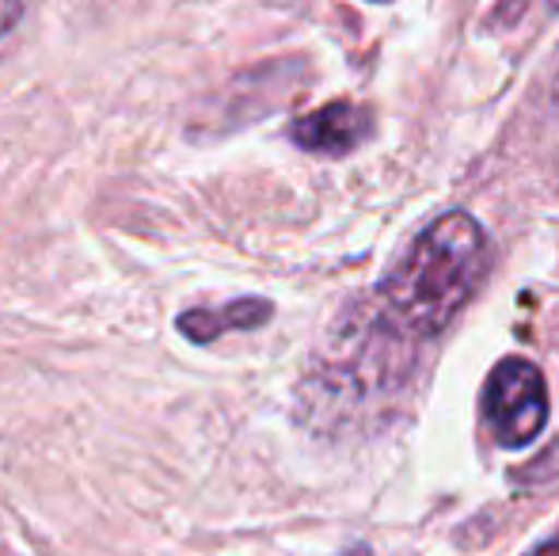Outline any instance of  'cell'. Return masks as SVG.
Masks as SVG:
<instances>
[{
  "label": "cell",
  "mask_w": 559,
  "mask_h": 556,
  "mask_svg": "<svg viewBox=\"0 0 559 556\" xmlns=\"http://www.w3.org/2000/svg\"><path fill=\"white\" fill-rule=\"evenodd\" d=\"M487 271V237L468 214L453 210L415 237L381 286V301L415 335L442 332L464 309Z\"/></svg>",
  "instance_id": "6da1fadb"
},
{
  "label": "cell",
  "mask_w": 559,
  "mask_h": 556,
  "mask_svg": "<svg viewBox=\"0 0 559 556\" xmlns=\"http://www.w3.org/2000/svg\"><path fill=\"white\" fill-rule=\"evenodd\" d=\"M530 556H559V542H548V545H540V549H533Z\"/></svg>",
  "instance_id": "8992f818"
},
{
  "label": "cell",
  "mask_w": 559,
  "mask_h": 556,
  "mask_svg": "<svg viewBox=\"0 0 559 556\" xmlns=\"http://www.w3.org/2000/svg\"><path fill=\"white\" fill-rule=\"evenodd\" d=\"M271 317V305L263 297H243L225 309H191L179 317V332L194 343H214L217 335L233 332V328H259Z\"/></svg>",
  "instance_id": "277c9868"
},
{
  "label": "cell",
  "mask_w": 559,
  "mask_h": 556,
  "mask_svg": "<svg viewBox=\"0 0 559 556\" xmlns=\"http://www.w3.org/2000/svg\"><path fill=\"white\" fill-rule=\"evenodd\" d=\"M373 127L366 107L358 104H328L320 111L305 115V119L294 122V141L301 149H312V153H328V156H338V153H350L354 145H361Z\"/></svg>",
  "instance_id": "3957f363"
},
{
  "label": "cell",
  "mask_w": 559,
  "mask_h": 556,
  "mask_svg": "<svg viewBox=\"0 0 559 556\" xmlns=\"http://www.w3.org/2000/svg\"><path fill=\"white\" fill-rule=\"evenodd\" d=\"M552 8H559V0H552Z\"/></svg>",
  "instance_id": "52a82bcc"
},
{
  "label": "cell",
  "mask_w": 559,
  "mask_h": 556,
  "mask_svg": "<svg viewBox=\"0 0 559 556\" xmlns=\"http://www.w3.org/2000/svg\"><path fill=\"white\" fill-rule=\"evenodd\" d=\"M484 416L495 442L507 450L533 442L548 423V389L537 366L525 358H502L487 378Z\"/></svg>",
  "instance_id": "7a4b0ae2"
},
{
  "label": "cell",
  "mask_w": 559,
  "mask_h": 556,
  "mask_svg": "<svg viewBox=\"0 0 559 556\" xmlns=\"http://www.w3.org/2000/svg\"><path fill=\"white\" fill-rule=\"evenodd\" d=\"M20 12H23V0H0V35L12 31V23L20 20Z\"/></svg>",
  "instance_id": "5b68a950"
}]
</instances>
